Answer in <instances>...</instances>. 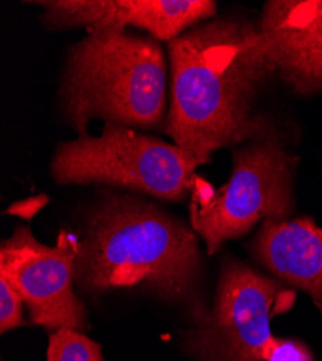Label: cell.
Listing matches in <instances>:
<instances>
[{
  "label": "cell",
  "mask_w": 322,
  "mask_h": 361,
  "mask_svg": "<svg viewBox=\"0 0 322 361\" xmlns=\"http://www.w3.org/2000/svg\"><path fill=\"white\" fill-rule=\"evenodd\" d=\"M171 109L166 133L195 169L218 149L265 130L256 114L259 92L273 70L256 25L217 18L168 44Z\"/></svg>",
  "instance_id": "cell-1"
},
{
  "label": "cell",
  "mask_w": 322,
  "mask_h": 361,
  "mask_svg": "<svg viewBox=\"0 0 322 361\" xmlns=\"http://www.w3.org/2000/svg\"><path fill=\"white\" fill-rule=\"evenodd\" d=\"M201 256L197 233L156 205L129 195L97 204L80 240L75 282L85 295L140 289L190 307L199 302Z\"/></svg>",
  "instance_id": "cell-2"
},
{
  "label": "cell",
  "mask_w": 322,
  "mask_h": 361,
  "mask_svg": "<svg viewBox=\"0 0 322 361\" xmlns=\"http://www.w3.org/2000/svg\"><path fill=\"white\" fill-rule=\"evenodd\" d=\"M66 122L85 136L96 118L154 129L166 107V61L154 38L94 31L70 48L60 88Z\"/></svg>",
  "instance_id": "cell-3"
},
{
  "label": "cell",
  "mask_w": 322,
  "mask_h": 361,
  "mask_svg": "<svg viewBox=\"0 0 322 361\" xmlns=\"http://www.w3.org/2000/svg\"><path fill=\"white\" fill-rule=\"evenodd\" d=\"M297 158L266 130L234 154L228 183L214 190L197 176L191 192V227L214 255L225 242L247 234L265 220L283 221L292 213Z\"/></svg>",
  "instance_id": "cell-4"
},
{
  "label": "cell",
  "mask_w": 322,
  "mask_h": 361,
  "mask_svg": "<svg viewBox=\"0 0 322 361\" xmlns=\"http://www.w3.org/2000/svg\"><path fill=\"white\" fill-rule=\"evenodd\" d=\"M49 171L60 185H113L166 201L188 200L197 180L177 145L114 123L58 146Z\"/></svg>",
  "instance_id": "cell-5"
},
{
  "label": "cell",
  "mask_w": 322,
  "mask_h": 361,
  "mask_svg": "<svg viewBox=\"0 0 322 361\" xmlns=\"http://www.w3.org/2000/svg\"><path fill=\"white\" fill-rule=\"evenodd\" d=\"M294 302V290L227 257L213 308L197 319L184 347L197 361H263L272 319Z\"/></svg>",
  "instance_id": "cell-6"
},
{
  "label": "cell",
  "mask_w": 322,
  "mask_h": 361,
  "mask_svg": "<svg viewBox=\"0 0 322 361\" xmlns=\"http://www.w3.org/2000/svg\"><path fill=\"white\" fill-rule=\"evenodd\" d=\"M78 247L80 238L66 230L49 247L23 226L2 243L0 276L19 292L32 324L80 333L89 326L87 310L74 292Z\"/></svg>",
  "instance_id": "cell-7"
},
{
  "label": "cell",
  "mask_w": 322,
  "mask_h": 361,
  "mask_svg": "<svg viewBox=\"0 0 322 361\" xmlns=\"http://www.w3.org/2000/svg\"><path fill=\"white\" fill-rule=\"evenodd\" d=\"M34 5L42 8V23L52 31H125L132 26L168 42L217 12L211 0H44Z\"/></svg>",
  "instance_id": "cell-8"
},
{
  "label": "cell",
  "mask_w": 322,
  "mask_h": 361,
  "mask_svg": "<svg viewBox=\"0 0 322 361\" xmlns=\"http://www.w3.org/2000/svg\"><path fill=\"white\" fill-rule=\"evenodd\" d=\"M256 29L275 75L298 94L322 92V0H272Z\"/></svg>",
  "instance_id": "cell-9"
},
{
  "label": "cell",
  "mask_w": 322,
  "mask_h": 361,
  "mask_svg": "<svg viewBox=\"0 0 322 361\" xmlns=\"http://www.w3.org/2000/svg\"><path fill=\"white\" fill-rule=\"evenodd\" d=\"M252 247L260 264L305 292L322 312V227L311 217L265 220Z\"/></svg>",
  "instance_id": "cell-10"
},
{
  "label": "cell",
  "mask_w": 322,
  "mask_h": 361,
  "mask_svg": "<svg viewBox=\"0 0 322 361\" xmlns=\"http://www.w3.org/2000/svg\"><path fill=\"white\" fill-rule=\"evenodd\" d=\"M48 361H104L101 345L81 334L63 328L49 336Z\"/></svg>",
  "instance_id": "cell-11"
},
{
  "label": "cell",
  "mask_w": 322,
  "mask_h": 361,
  "mask_svg": "<svg viewBox=\"0 0 322 361\" xmlns=\"http://www.w3.org/2000/svg\"><path fill=\"white\" fill-rule=\"evenodd\" d=\"M23 307V299L15 286L6 278L0 276V331L2 334L25 325Z\"/></svg>",
  "instance_id": "cell-12"
},
{
  "label": "cell",
  "mask_w": 322,
  "mask_h": 361,
  "mask_svg": "<svg viewBox=\"0 0 322 361\" xmlns=\"http://www.w3.org/2000/svg\"><path fill=\"white\" fill-rule=\"evenodd\" d=\"M263 361H314V358L301 341L273 337L265 350Z\"/></svg>",
  "instance_id": "cell-13"
}]
</instances>
